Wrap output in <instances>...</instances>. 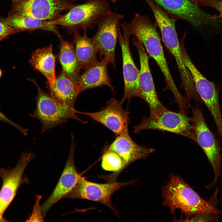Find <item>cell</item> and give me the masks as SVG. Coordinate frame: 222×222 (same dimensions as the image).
<instances>
[{"label":"cell","mask_w":222,"mask_h":222,"mask_svg":"<svg viewBox=\"0 0 222 222\" xmlns=\"http://www.w3.org/2000/svg\"><path fill=\"white\" fill-rule=\"evenodd\" d=\"M34 158L33 153H23L15 166L8 169L0 168L2 184L0 191V215H3L14 198L22 182L26 167Z\"/></svg>","instance_id":"30bf717a"},{"label":"cell","mask_w":222,"mask_h":222,"mask_svg":"<svg viewBox=\"0 0 222 222\" xmlns=\"http://www.w3.org/2000/svg\"><path fill=\"white\" fill-rule=\"evenodd\" d=\"M3 22L19 32L39 29L51 31L59 34L56 25H52L50 21L42 20L30 16L11 14L3 20Z\"/></svg>","instance_id":"7402d4cb"},{"label":"cell","mask_w":222,"mask_h":222,"mask_svg":"<svg viewBox=\"0 0 222 222\" xmlns=\"http://www.w3.org/2000/svg\"><path fill=\"white\" fill-rule=\"evenodd\" d=\"M134 183L133 181L124 183L115 181L100 184L88 181L81 176L76 186L64 198L84 199L96 202L105 205L115 212L111 204V196L121 187Z\"/></svg>","instance_id":"9c48e42d"},{"label":"cell","mask_w":222,"mask_h":222,"mask_svg":"<svg viewBox=\"0 0 222 222\" xmlns=\"http://www.w3.org/2000/svg\"><path fill=\"white\" fill-rule=\"evenodd\" d=\"M52 50V44L38 48L32 53L29 61L33 67L46 78L50 90L56 78L55 71L56 56L53 53Z\"/></svg>","instance_id":"ac0fdd59"},{"label":"cell","mask_w":222,"mask_h":222,"mask_svg":"<svg viewBox=\"0 0 222 222\" xmlns=\"http://www.w3.org/2000/svg\"><path fill=\"white\" fill-rule=\"evenodd\" d=\"M58 37L60 43L59 57L62 69L67 76L77 85L81 68L74 47L64 39L60 35Z\"/></svg>","instance_id":"44dd1931"},{"label":"cell","mask_w":222,"mask_h":222,"mask_svg":"<svg viewBox=\"0 0 222 222\" xmlns=\"http://www.w3.org/2000/svg\"><path fill=\"white\" fill-rule=\"evenodd\" d=\"M2 75V71H1V70L0 69V78L1 77V76Z\"/></svg>","instance_id":"1f68e13d"},{"label":"cell","mask_w":222,"mask_h":222,"mask_svg":"<svg viewBox=\"0 0 222 222\" xmlns=\"http://www.w3.org/2000/svg\"><path fill=\"white\" fill-rule=\"evenodd\" d=\"M163 204L172 214L180 209L187 218L204 213L218 215L221 213L200 197L180 176L172 175L162 188Z\"/></svg>","instance_id":"7a4b0ae2"},{"label":"cell","mask_w":222,"mask_h":222,"mask_svg":"<svg viewBox=\"0 0 222 222\" xmlns=\"http://www.w3.org/2000/svg\"><path fill=\"white\" fill-rule=\"evenodd\" d=\"M111 11L106 0H88L82 4L75 5L68 13L50 21V23L63 27L69 33L80 28L92 30L96 21Z\"/></svg>","instance_id":"277c9868"},{"label":"cell","mask_w":222,"mask_h":222,"mask_svg":"<svg viewBox=\"0 0 222 222\" xmlns=\"http://www.w3.org/2000/svg\"><path fill=\"white\" fill-rule=\"evenodd\" d=\"M50 90L51 96L58 102L75 109L76 100L79 95L76 85L62 69L56 78Z\"/></svg>","instance_id":"d6986e66"},{"label":"cell","mask_w":222,"mask_h":222,"mask_svg":"<svg viewBox=\"0 0 222 222\" xmlns=\"http://www.w3.org/2000/svg\"><path fill=\"white\" fill-rule=\"evenodd\" d=\"M74 5L70 0H20L14 3L12 14L52 21Z\"/></svg>","instance_id":"ba28073f"},{"label":"cell","mask_w":222,"mask_h":222,"mask_svg":"<svg viewBox=\"0 0 222 222\" xmlns=\"http://www.w3.org/2000/svg\"><path fill=\"white\" fill-rule=\"evenodd\" d=\"M146 130L169 132L195 141L192 118L180 112L169 110L165 107L150 114L149 117H143L140 123L134 127L135 134Z\"/></svg>","instance_id":"5b68a950"},{"label":"cell","mask_w":222,"mask_h":222,"mask_svg":"<svg viewBox=\"0 0 222 222\" xmlns=\"http://www.w3.org/2000/svg\"><path fill=\"white\" fill-rule=\"evenodd\" d=\"M20 0H12L13 2L14 3H16L19 2Z\"/></svg>","instance_id":"f546056e"},{"label":"cell","mask_w":222,"mask_h":222,"mask_svg":"<svg viewBox=\"0 0 222 222\" xmlns=\"http://www.w3.org/2000/svg\"><path fill=\"white\" fill-rule=\"evenodd\" d=\"M117 153L122 158L124 169L134 162L145 158L155 150L142 146L135 142L130 137L129 131L116 136L112 143L105 148Z\"/></svg>","instance_id":"2e32d148"},{"label":"cell","mask_w":222,"mask_h":222,"mask_svg":"<svg viewBox=\"0 0 222 222\" xmlns=\"http://www.w3.org/2000/svg\"><path fill=\"white\" fill-rule=\"evenodd\" d=\"M191 109L195 141L204 152L214 172V180L207 187L210 189L216 185L218 178L221 175V148L215 134L207 125L199 105L197 104Z\"/></svg>","instance_id":"8992f818"},{"label":"cell","mask_w":222,"mask_h":222,"mask_svg":"<svg viewBox=\"0 0 222 222\" xmlns=\"http://www.w3.org/2000/svg\"><path fill=\"white\" fill-rule=\"evenodd\" d=\"M109 64L104 57L101 61L85 69L84 72L80 75L77 84L79 95L85 90L104 85L108 86L113 94L115 93L107 69Z\"/></svg>","instance_id":"e0dca14e"},{"label":"cell","mask_w":222,"mask_h":222,"mask_svg":"<svg viewBox=\"0 0 222 222\" xmlns=\"http://www.w3.org/2000/svg\"><path fill=\"white\" fill-rule=\"evenodd\" d=\"M68 156L63 171L54 191L41 206L43 217L51 207L71 191L76 185L82 176L78 173L74 163L76 144L72 134Z\"/></svg>","instance_id":"7c38bea8"},{"label":"cell","mask_w":222,"mask_h":222,"mask_svg":"<svg viewBox=\"0 0 222 222\" xmlns=\"http://www.w3.org/2000/svg\"><path fill=\"white\" fill-rule=\"evenodd\" d=\"M168 12L195 27L212 23L211 16L190 0H153Z\"/></svg>","instance_id":"9a60e30c"},{"label":"cell","mask_w":222,"mask_h":222,"mask_svg":"<svg viewBox=\"0 0 222 222\" xmlns=\"http://www.w3.org/2000/svg\"><path fill=\"white\" fill-rule=\"evenodd\" d=\"M0 120L11 125L17 129L25 135H27L28 133V130L27 129L24 128L18 124L14 123L13 121L10 120L0 111Z\"/></svg>","instance_id":"4316f807"},{"label":"cell","mask_w":222,"mask_h":222,"mask_svg":"<svg viewBox=\"0 0 222 222\" xmlns=\"http://www.w3.org/2000/svg\"><path fill=\"white\" fill-rule=\"evenodd\" d=\"M199 6H200L204 0H190Z\"/></svg>","instance_id":"83f0119b"},{"label":"cell","mask_w":222,"mask_h":222,"mask_svg":"<svg viewBox=\"0 0 222 222\" xmlns=\"http://www.w3.org/2000/svg\"><path fill=\"white\" fill-rule=\"evenodd\" d=\"M5 221H7V220H6V219H4L3 216H1L0 215V222H5Z\"/></svg>","instance_id":"f1b7e54d"},{"label":"cell","mask_w":222,"mask_h":222,"mask_svg":"<svg viewBox=\"0 0 222 222\" xmlns=\"http://www.w3.org/2000/svg\"><path fill=\"white\" fill-rule=\"evenodd\" d=\"M123 103L114 98H111L106 106L101 110L94 112H78L88 116L113 132L116 136L128 131V112L122 106Z\"/></svg>","instance_id":"4fadbf2b"},{"label":"cell","mask_w":222,"mask_h":222,"mask_svg":"<svg viewBox=\"0 0 222 222\" xmlns=\"http://www.w3.org/2000/svg\"><path fill=\"white\" fill-rule=\"evenodd\" d=\"M19 32L17 30L9 26L3 22L0 21V37H7Z\"/></svg>","instance_id":"484cf974"},{"label":"cell","mask_w":222,"mask_h":222,"mask_svg":"<svg viewBox=\"0 0 222 222\" xmlns=\"http://www.w3.org/2000/svg\"><path fill=\"white\" fill-rule=\"evenodd\" d=\"M74 32L73 41L76 54L81 69H85L98 62L97 52L91 38L87 35V30H84L82 35L77 30Z\"/></svg>","instance_id":"ffe728a7"},{"label":"cell","mask_w":222,"mask_h":222,"mask_svg":"<svg viewBox=\"0 0 222 222\" xmlns=\"http://www.w3.org/2000/svg\"><path fill=\"white\" fill-rule=\"evenodd\" d=\"M42 196L38 195L36 198L35 203L34 205L32 213L27 221H43V218L42 215L41 206H40V201Z\"/></svg>","instance_id":"d4e9b609"},{"label":"cell","mask_w":222,"mask_h":222,"mask_svg":"<svg viewBox=\"0 0 222 222\" xmlns=\"http://www.w3.org/2000/svg\"><path fill=\"white\" fill-rule=\"evenodd\" d=\"M6 37H0V41L4 39Z\"/></svg>","instance_id":"4dcf8cb0"},{"label":"cell","mask_w":222,"mask_h":222,"mask_svg":"<svg viewBox=\"0 0 222 222\" xmlns=\"http://www.w3.org/2000/svg\"><path fill=\"white\" fill-rule=\"evenodd\" d=\"M124 17L123 15L111 11L102 16L95 23L97 30L91 38L100 59L102 60L104 56L115 69V48L118 39L119 22Z\"/></svg>","instance_id":"52a82bcc"},{"label":"cell","mask_w":222,"mask_h":222,"mask_svg":"<svg viewBox=\"0 0 222 222\" xmlns=\"http://www.w3.org/2000/svg\"><path fill=\"white\" fill-rule=\"evenodd\" d=\"M101 165L104 170L114 173L102 177L109 182L115 181L116 176L124 169V163L122 158L116 152L111 150H104Z\"/></svg>","instance_id":"603a6c76"},{"label":"cell","mask_w":222,"mask_h":222,"mask_svg":"<svg viewBox=\"0 0 222 222\" xmlns=\"http://www.w3.org/2000/svg\"><path fill=\"white\" fill-rule=\"evenodd\" d=\"M201 6L208 7L216 10L219 13L218 15H211L209 19L215 21L219 19H222V0H204Z\"/></svg>","instance_id":"cb8c5ba5"},{"label":"cell","mask_w":222,"mask_h":222,"mask_svg":"<svg viewBox=\"0 0 222 222\" xmlns=\"http://www.w3.org/2000/svg\"><path fill=\"white\" fill-rule=\"evenodd\" d=\"M132 40L137 48L139 58V80L142 99L149 105L150 114H153L165 106L161 102L157 96L149 67L148 57L144 47L142 43L134 35H133Z\"/></svg>","instance_id":"5bb4252c"},{"label":"cell","mask_w":222,"mask_h":222,"mask_svg":"<svg viewBox=\"0 0 222 222\" xmlns=\"http://www.w3.org/2000/svg\"><path fill=\"white\" fill-rule=\"evenodd\" d=\"M122 28L123 34H122L120 28L118 39L122 53L124 87L123 96L121 101L123 103L125 100L134 97L142 99V96L139 84V71L135 65L130 48V35L124 27Z\"/></svg>","instance_id":"8fae6325"},{"label":"cell","mask_w":222,"mask_h":222,"mask_svg":"<svg viewBox=\"0 0 222 222\" xmlns=\"http://www.w3.org/2000/svg\"><path fill=\"white\" fill-rule=\"evenodd\" d=\"M124 27L129 34L136 36L143 43L149 55L156 62L165 78L167 89L173 94L179 109L187 106L185 97L181 94L169 70L159 35L149 17L136 13L131 22H125Z\"/></svg>","instance_id":"6da1fadb"},{"label":"cell","mask_w":222,"mask_h":222,"mask_svg":"<svg viewBox=\"0 0 222 222\" xmlns=\"http://www.w3.org/2000/svg\"><path fill=\"white\" fill-rule=\"evenodd\" d=\"M30 80L36 85L38 91L35 98L36 109L31 116L39 121L43 132L49 131L56 126L61 125L69 119L87 123L86 121L76 115L75 109L58 102L42 90L34 79Z\"/></svg>","instance_id":"3957f363"}]
</instances>
